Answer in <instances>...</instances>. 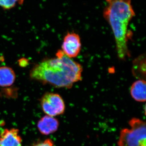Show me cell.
<instances>
[{
    "label": "cell",
    "instance_id": "cell-10",
    "mask_svg": "<svg viewBox=\"0 0 146 146\" xmlns=\"http://www.w3.org/2000/svg\"><path fill=\"white\" fill-rule=\"evenodd\" d=\"M139 70V79L144 80L145 78V58L142 55L136 58L133 62V74L138 77Z\"/></svg>",
    "mask_w": 146,
    "mask_h": 146
},
{
    "label": "cell",
    "instance_id": "cell-7",
    "mask_svg": "<svg viewBox=\"0 0 146 146\" xmlns=\"http://www.w3.org/2000/svg\"><path fill=\"white\" fill-rule=\"evenodd\" d=\"M59 124L57 119L46 115L38 121L37 126L39 132L42 134L48 135L57 130Z\"/></svg>",
    "mask_w": 146,
    "mask_h": 146
},
{
    "label": "cell",
    "instance_id": "cell-6",
    "mask_svg": "<svg viewBox=\"0 0 146 146\" xmlns=\"http://www.w3.org/2000/svg\"><path fill=\"white\" fill-rule=\"evenodd\" d=\"M0 146H22L19 130L16 128L4 129L0 133Z\"/></svg>",
    "mask_w": 146,
    "mask_h": 146
},
{
    "label": "cell",
    "instance_id": "cell-2",
    "mask_svg": "<svg viewBox=\"0 0 146 146\" xmlns=\"http://www.w3.org/2000/svg\"><path fill=\"white\" fill-rule=\"evenodd\" d=\"M106 2L104 17L113 32L118 57L124 60L129 55L128 27L135 12L131 0H106Z\"/></svg>",
    "mask_w": 146,
    "mask_h": 146
},
{
    "label": "cell",
    "instance_id": "cell-13",
    "mask_svg": "<svg viewBox=\"0 0 146 146\" xmlns=\"http://www.w3.org/2000/svg\"><path fill=\"white\" fill-rule=\"evenodd\" d=\"M19 63L20 66L24 67L28 65V61H27V60L25 58H22L19 60Z\"/></svg>",
    "mask_w": 146,
    "mask_h": 146
},
{
    "label": "cell",
    "instance_id": "cell-3",
    "mask_svg": "<svg viewBox=\"0 0 146 146\" xmlns=\"http://www.w3.org/2000/svg\"><path fill=\"white\" fill-rule=\"evenodd\" d=\"M130 128L121 131L118 146H146V123L137 118H133L129 122Z\"/></svg>",
    "mask_w": 146,
    "mask_h": 146
},
{
    "label": "cell",
    "instance_id": "cell-1",
    "mask_svg": "<svg viewBox=\"0 0 146 146\" xmlns=\"http://www.w3.org/2000/svg\"><path fill=\"white\" fill-rule=\"evenodd\" d=\"M56 57L46 58L36 64L30 72V78L43 84L57 88L70 89L82 78L83 68L58 50Z\"/></svg>",
    "mask_w": 146,
    "mask_h": 146
},
{
    "label": "cell",
    "instance_id": "cell-5",
    "mask_svg": "<svg viewBox=\"0 0 146 146\" xmlns=\"http://www.w3.org/2000/svg\"><path fill=\"white\" fill-rule=\"evenodd\" d=\"M61 50L68 57H77L81 50V43L79 35L75 33H68L64 37Z\"/></svg>",
    "mask_w": 146,
    "mask_h": 146
},
{
    "label": "cell",
    "instance_id": "cell-11",
    "mask_svg": "<svg viewBox=\"0 0 146 146\" xmlns=\"http://www.w3.org/2000/svg\"><path fill=\"white\" fill-rule=\"evenodd\" d=\"M24 0H0V6L4 9H9L13 8L17 4H21Z\"/></svg>",
    "mask_w": 146,
    "mask_h": 146
},
{
    "label": "cell",
    "instance_id": "cell-12",
    "mask_svg": "<svg viewBox=\"0 0 146 146\" xmlns=\"http://www.w3.org/2000/svg\"><path fill=\"white\" fill-rule=\"evenodd\" d=\"M32 146H56L52 140L47 139L44 141H39L33 144Z\"/></svg>",
    "mask_w": 146,
    "mask_h": 146
},
{
    "label": "cell",
    "instance_id": "cell-9",
    "mask_svg": "<svg viewBox=\"0 0 146 146\" xmlns=\"http://www.w3.org/2000/svg\"><path fill=\"white\" fill-rule=\"evenodd\" d=\"M16 75L12 68L7 66L0 67V86H11L15 82Z\"/></svg>",
    "mask_w": 146,
    "mask_h": 146
},
{
    "label": "cell",
    "instance_id": "cell-8",
    "mask_svg": "<svg viewBox=\"0 0 146 146\" xmlns=\"http://www.w3.org/2000/svg\"><path fill=\"white\" fill-rule=\"evenodd\" d=\"M145 80L139 79L134 82L130 88V94L136 101L143 102L146 99Z\"/></svg>",
    "mask_w": 146,
    "mask_h": 146
},
{
    "label": "cell",
    "instance_id": "cell-4",
    "mask_svg": "<svg viewBox=\"0 0 146 146\" xmlns=\"http://www.w3.org/2000/svg\"><path fill=\"white\" fill-rule=\"evenodd\" d=\"M42 110L48 116L54 117L62 115L65 111V102L59 94L47 92L40 100Z\"/></svg>",
    "mask_w": 146,
    "mask_h": 146
}]
</instances>
